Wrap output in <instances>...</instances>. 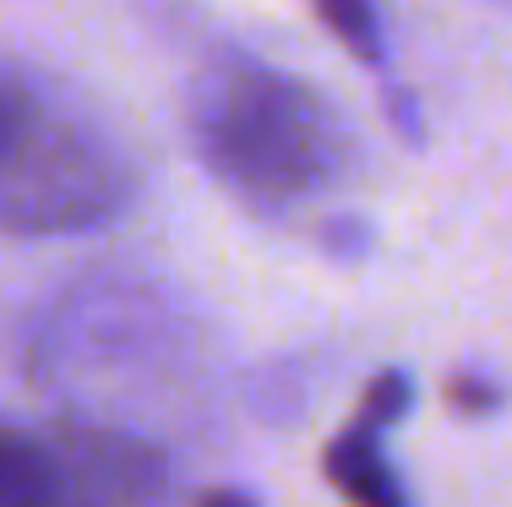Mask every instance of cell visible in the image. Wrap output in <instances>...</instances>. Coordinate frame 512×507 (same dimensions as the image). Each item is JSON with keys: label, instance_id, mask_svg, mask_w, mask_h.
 Wrapping results in <instances>:
<instances>
[{"label": "cell", "instance_id": "cell-1", "mask_svg": "<svg viewBox=\"0 0 512 507\" xmlns=\"http://www.w3.org/2000/svg\"><path fill=\"white\" fill-rule=\"evenodd\" d=\"M191 137L202 164L251 208H289L344 175V126L289 71L262 60H218L191 93Z\"/></svg>", "mask_w": 512, "mask_h": 507}, {"label": "cell", "instance_id": "cell-2", "mask_svg": "<svg viewBox=\"0 0 512 507\" xmlns=\"http://www.w3.org/2000/svg\"><path fill=\"white\" fill-rule=\"evenodd\" d=\"M131 202V164L66 93L0 66V229L77 235Z\"/></svg>", "mask_w": 512, "mask_h": 507}, {"label": "cell", "instance_id": "cell-3", "mask_svg": "<svg viewBox=\"0 0 512 507\" xmlns=\"http://www.w3.org/2000/svg\"><path fill=\"white\" fill-rule=\"evenodd\" d=\"M0 507H115L82 486L55 437L0 420Z\"/></svg>", "mask_w": 512, "mask_h": 507}, {"label": "cell", "instance_id": "cell-4", "mask_svg": "<svg viewBox=\"0 0 512 507\" xmlns=\"http://www.w3.org/2000/svg\"><path fill=\"white\" fill-rule=\"evenodd\" d=\"M376 437H382V426L355 415V426L327 442V458H322L327 480H333V491L349 507H409L404 486H398V475Z\"/></svg>", "mask_w": 512, "mask_h": 507}, {"label": "cell", "instance_id": "cell-5", "mask_svg": "<svg viewBox=\"0 0 512 507\" xmlns=\"http://www.w3.org/2000/svg\"><path fill=\"white\" fill-rule=\"evenodd\" d=\"M316 17L333 33L355 60H376L382 55V22H376L371 0H316Z\"/></svg>", "mask_w": 512, "mask_h": 507}, {"label": "cell", "instance_id": "cell-6", "mask_svg": "<svg viewBox=\"0 0 512 507\" xmlns=\"http://www.w3.org/2000/svg\"><path fill=\"white\" fill-rule=\"evenodd\" d=\"M197 507H256V502H251V497H240V491H224V486H218V491H207Z\"/></svg>", "mask_w": 512, "mask_h": 507}]
</instances>
